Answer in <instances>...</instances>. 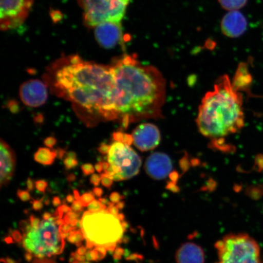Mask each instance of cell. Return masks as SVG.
I'll list each match as a JSON object with an SVG mask.
<instances>
[{"label": "cell", "instance_id": "cell-26", "mask_svg": "<svg viewBox=\"0 0 263 263\" xmlns=\"http://www.w3.org/2000/svg\"><path fill=\"white\" fill-rule=\"evenodd\" d=\"M64 164L66 169H73L78 166V162L77 159H71V158L66 157L64 160Z\"/></svg>", "mask_w": 263, "mask_h": 263}, {"label": "cell", "instance_id": "cell-64", "mask_svg": "<svg viewBox=\"0 0 263 263\" xmlns=\"http://www.w3.org/2000/svg\"><path fill=\"white\" fill-rule=\"evenodd\" d=\"M219 263H220V262H219Z\"/></svg>", "mask_w": 263, "mask_h": 263}, {"label": "cell", "instance_id": "cell-50", "mask_svg": "<svg viewBox=\"0 0 263 263\" xmlns=\"http://www.w3.org/2000/svg\"><path fill=\"white\" fill-rule=\"evenodd\" d=\"M57 152L58 154V157L59 159H62V158L64 157V155L66 153L65 151L63 149H62V148L59 147L57 149Z\"/></svg>", "mask_w": 263, "mask_h": 263}, {"label": "cell", "instance_id": "cell-52", "mask_svg": "<svg viewBox=\"0 0 263 263\" xmlns=\"http://www.w3.org/2000/svg\"><path fill=\"white\" fill-rule=\"evenodd\" d=\"M98 200L103 203V204L106 205V206L108 205V206L111 205L113 203L106 198H100L98 199Z\"/></svg>", "mask_w": 263, "mask_h": 263}, {"label": "cell", "instance_id": "cell-27", "mask_svg": "<svg viewBox=\"0 0 263 263\" xmlns=\"http://www.w3.org/2000/svg\"><path fill=\"white\" fill-rule=\"evenodd\" d=\"M48 183L47 181L45 180H39L35 181V186L39 192L45 193L46 189H47Z\"/></svg>", "mask_w": 263, "mask_h": 263}, {"label": "cell", "instance_id": "cell-29", "mask_svg": "<svg viewBox=\"0 0 263 263\" xmlns=\"http://www.w3.org/2000/svg\"><path fill=\"white\" fill-rule=\"evenodd\" d=\"M79 218V215L78 213L71 211L66 214L64 217V220L65 223L70 224V223L74 221L75 219H78Z\"/></svg>", "mask_w": 263, "mask_h": 263}, {"label": "cell", "instance_id": "cell-13", "mask_svg": "<svg viewBox=\"0 0 263 263\" xmlns=\"http://www.w3.org/2000/svg\"><path fill=\"white\" fill-rule=\"evenodd\" d=\"M248 27V22L242 13L238 11H229L222 19L221 31L230 38H238L242 35Z\"/></svg>", "mask_w": 263, "mask_h": 263}, {"label": "cell", "instance_id": "cell-4", "mask_svg": "<svg viewBox=\"0 0 263 263\" xmlns=\"http://www.w3.org/2000/svg\"><path fill=\"white\" fill-rule=\"evenodd\" d=\"M123 221L107 210L85 212L81 221V228L87 241V248L103 246L112 254L117 245L123 242L124 233L126 231L122 226Z\"/></svg>", "mask_w": 263, "mask_h": 263}, {"label": "cell", "instance_id": "cell-60", "mask_svg": "<svg viewBox=\"0 0 263 263\" xmlns=\"http://www.w3.org/2000/svg\"><path fill=\"white\" fill-rule=\"evenodd\" d=\"M103 166L104 172H106V171L108 169V167H110V164L108 162H103Z\"/></svg>", "mask_w": 263, "mask_h": 263}, {"label": "cell", "instance_id": "cell-46", "mask_svg": "<svg viewBox=\"0 0 263 263\" xmlns=\"http://www.w3.org/2000/svg\"><path fill=\"white\" fill-rule=\"evenodd\" d=\"M34 122L37 124H42L44 122V117L41 114H39L35 115L34 118Z\"/></svg>", "mask_w": 263, "mask_h": 263}, {"label": "cell", "instance_id": "cell-23", "mask_svg": "<svg viewBox=\"0 0 263 263\" xmlns=\"http://www.w3.org/2000/svg\"><path fill=\"white\" fill-rule=\"evenodd\" d=\"M101 182L102 185L106 187L107 189H110L111 186H112L114 182L113 177L108 175V174L104 173L101 174Z\"/></svg>", "mask_w": 263, "mask_h": 263}, {"label": "cell", "instance_id": "cell-11", "mask_svg": "<svg viewBox=\"0 0 263 263\" xmlns=\"http://www.w3.org/2000/svg\"><path fill=\"white\" fill-rule=\"evenodd\" d=\"M132 136L134 145L143 152L155 149L160 142V131L153 124L139 125L134 129Z\"/></svg>", "mask_w": 263, "mask_h": 263}, {"label": "cell", "instance_id": "cell-45", "mask_svg": "<svg viewBox=\"0 0 263 263\" xmlns=\"http://www.w3.org/2000/svg\"><path fill=\"white\" fill-rule=\"evenodd\" d=\"M34 183L33 180L28 177L27 182H26L28 192H32V191L34 189Z\"/></svg>", "mask_w": 263, "mask_h": 263}, {"label": "cell", "instance_id": "cell-55", "mask_svg": "<svg viewBox=\"0 0 263 263\" xmlns=\"http://www.w3.org/2000/svg\"><path fill=\"white\" fill-rule=\"evenodd\" d=\"M67 157L71 158V159H77V154H76L74 151H70V152L67 153Z\"/></svg>", "mask_w": 263, "mask_h": 263}, {"label": "cell", "instance_id": "cell-17", "mask_svg": "<svg viewBox=\"0 0 263 263\" xmlns=\"http://www.w3.org/2000/svg\"><path fill=\"white\" fill-rule=\"evenodd\" d=\"M58 157L57 150L51 151L48 148L40 147L34 154V160L36 162L50 165L54 162V159Z\"/></svg>", "mask_w": 263, "mask_h": 263}, {"label": "cell", "instance_id": "cell-56", "mask_svg": "<svg viewBox=\"0 0 263 263\" xmlns=\"http://www.w3.org/2000/svg\"><path fill=\"white\" fill-rule=\"evenodd\" d=\"M51 214L49 212H45L44 215L42 216L43 219L46 220V221H48V220L51 219Z\"/></svg>", "mask_w": 263, "mask_h": 263}, {"label": "cell", "instance_id": "cell-14", "mask_svg": "<svg viewBox=\"0 0 263 263\" xmlns=\"http://www.w3.org/2000/svg\"><path fill=\"white\" fill-rule=\"evenodd\" d=\"M172 162L168 157L162 153H154L146 161L147 174L157 180L166 178L172 172Z\"/></svg>", "mask_w": 263, "mask_h": 263}, {"label": "cell", "instance_id": "cell-40", "mask_svg": "<svg viewBox=\"0 0 263 263\" xmlns=\"http://www.w3.org/2000/svg\"><path fill=\"white\" fill-rule=\"evenodd\" d=\"M115 205V203H113L112 204L107 207V210L108 212H109L110 213L112 214V215L115 216H118L119 215V211L120 210L118 209V207Z\"/></svg>", "mask_w": 263, "mask_h": 263}, {"label": "cell", "instance_id": "cell-5", "mask_svg": "<svg viewBox=\"0 0 263 263\" xmlns=\"http://www.w3.org/2000/svg\"><path fill=\"white\" fill-rule=\"evenodd\" d=\"M55 220L54 216L48 221L43 219L37 228H31L26 221L20 222V229L24 232L22 245L26 251L36 258L51 257L63 252L64 239L62 238Z\"/></svg>", "mask_w": 263, "mask_h": 263}, {"label": "cell", "instance_id": "cell-20", "mask_svg": "<svg viewBox=\"0 0 263 263\" xmlns=\"http://www.w3.org/2000/svg\"><path fill=\"white\" fill-rule=\"evenodd\" d=\"M85 257H86L87 260L88 261H97L101 260L105 256L102 255L96 249H94L88 251L86 254H85Z\"/></svg>", "mask_w": 263, "mask_h": 263}, {"label": "cell", "instance_id": "cell-36", "mask_svg": "<svg viewBox=\"0 0 263 263\" xmlns=\"http://www.w3.org/2000/svg\"><path fill=\"white\" fill-rule=\"evenodd\" d=\"M101 181V176L98 175V174H93L90 177V182L95 186H98L99 185H100Z\"/></svg>", "mask_w": 263, "mask_h": 263}, {"label": "cell", "instance_id": "cell-58", "mask_svg": "<svg viewBox=\"0 0 263 263\" xmlns=\"http://www.w3.org/2000/svg\"><path fill=\"white\" fill-rule=\"evenodd\" d=\"M67 180L68 182H73L76 180V176L73 174H69L67 176Z\"/></svg>", "mask_w": 263, "mask_h": 263}, {"label": "cell", "instance_id": "cell-32", "mask_svg": "<svg viewBox=\"0 0 263 263\" xmlns=\"http://www.w3.org/2000/svg\"><path fill=\"white\" fill-rule=\"evenodd\" d=\"M123 196L120 195V193L117 192H113L111 193L109 199L110 201L117 204V203L120 202V200L123 199Z\"/></svg>", "mask_w": 263, "mask_h": 263}, {"label": "cell", "instance_id": "cell-38", "mask_svg": "<svg viewBox=\"0 0 263 263\" xmlns=\"http://www.w3.org/2000/svg\"><path fill=\"white\" fill-rule=\"evenodd\" d=\"M124 134L122 132H115L113 134L114 139L118 142H123Z\"/></svg>", "mask_w": 263, "mask_h": 263}, {"label": "cell", "instance_id": "cell-2", "mask_svg": "<svg viewBox=\"0 0 263 263\" xmlns=\"http://www.w3.org/2000/svg\"><path fill=\"white\" fill-rule=\"evenodd\" d=\"M118 92L117 112L135 121L162 117L166 81L152 65H144L136 57L125 54L111 65Z\"/></svg>", "mask_w": 263, "mask_h": 263}, {"label": "cell", "instance_id": "cell-43", "mask_svg": "<svg viewBox=\"0 0 263 263\" xmlns=\"http://www.w3.org/2000/svg\"><path fill=\"white\" fill-rule=\"evenodd\" d=\"M13 239L15 240V241L19 242L23 239V236L21 234V233L18 230H15L12 233Z\"/></svg>", "mask_w": 263, "mask_h": 263}, {"label": "cell", "instance_id": "cell-12", "mask_svg": "<svg viewBox=\"0 0 263 263\" xmlns=\"http://www.w3.org/2000/svg\"><path fill=\"white\" fill-rule=\"evenodd\" d=\"M95 36L101 47L114 48L123 40L121 23H102L95 28Z\"/></svg>", "mask_w": 263, "mask_h": 263}, {"label": "cell", "instance_id": "cell-25", "mask_svg": "<svg viewBox=\"0 0 263 263\" xmlns=\"http://www.w3.org/2000/svg\"><path fill=\"white\" fill-rule=\"evenodd\" d=\"M81 170L84 176H89L95 173V168L93 164L90 163H85L81 166Z\"/></svg>", "mask_w": 263, "mask_h": 263}, {"label": "cell", "instance_id": "cell-31", "mask_svg": "<svg viewBox=\"0 0 263 263\" xmlns=\"http://www.w3.org/2000/svg\"><path fill=\"white\" fill-rule=\"evenodd\" d=\"M84 206L82 205V203L80 201V200H74V202L72 203L71 205V210L72 211L79 213L82 211L83 210Z\"/></svg>", "mask_w": 263, "mask_h": 263}, {"label": "cell", "instance_id": "cell-63", "mask_svg": "<svg viewBox=\"0 0 263 263\" xmlns=\"http://www.w3.org/2000/svg\"><path fill=\"white\" fill-rule=\"evenodd\" d=\"M80 263H90L89 262H80Z\"/></svg>", "mask_w": 263, "mask_h": 263}, {"label": "cell", "instance_id": "cell-7", "mask_svg": "<svg viewBox=\"0 0 263 263\" xmlns=\"http://www.w3.org/2000/svg\"><path fill=\"white\" fill-rule=\"evenodd\" d=\"M130 0H78L84 10V24L95 28L104 22L120 24Z\"/></svg>", "mask_w": 263, "mask_h": 263}, {"label": "cell", "instance_id": "cell-16", "mask_svg": "<svg viewBox=\"0 0 263 263\" xmlns=\"http://www.w3.org/2000/svg\"><path fill=\"white\" fill-rule=\"evenodd\" d=\"M176 260L177 263H204V252L195 243L187 242L177 251Z\"/></svg>", "mask_w": 263, "mask_h": 263}, {"label": "cell", "instance_id": "cell-59", "mask_svg": "<svg viewBox=\"0 0 263 263\" xmlns=\"http://www.w3.org/2000/svg\"><path fill=\"white\" fill-rule=\"evenodd\" d=\"M125 205V203L124 201H120L117 203L116 206L118 207V209L119 210H123Z\"/></svg>", "mask_w": 263, "mask_h": 263}, {"label": "cell", "instance_id": "cell-48", "mask_svg": "<svg viewBox=\"0 0 263 263\" xmlns=\"http://www.w3.org/2000/svg\"><path fill=\"white\" fill-rule=\"evenodd\" d=\"M87 252V248L82 246L79 247L77 252H76V253L80 255H85Z\"/></svg>", "mask_w": 263, "mask_h": 263}, {"label": "cell", "instance_id": "cell-22", "mask_svg": "<svg viewBox=\"0 0 263 263\" xmlns=\"http://www.w3.org/2000/svg\"><path fill=\"white\" fill-rule=\"evenodd\" d=\"M94 193L93 192H87L81 196L80 201L84 206H87L95 199Z\"/></svg>", "mask_w": 263, "mask_h": 263}, {"label": "cell", "instance_id": "cell-34", "mask_svg": "<svg viewBox=\"0 0 263 263\" xmlns=\"http://www.w3.org/2000/svg\"><path fill=\"white\" fill-rule=\"evenodd\" d=\"M57 143V140L54 137H49L44 140V144L49 148H52Z\"/></svg>", "mask_w": 263, "mask_h": 263}, {"label": "cell", "instance_id": "cell-9", "mask_svg": "<svg viewBox=\"0 0 263 263\" xmlns=\"http://www.w3.org/2000/svg\"><path fill=\"white\" fill-rule=\"evenodd\" d=\"M34 0H1L0 28L2 31L19 27L26 21Z\"/></svg>", "mask_w": 263, "mask_h": 263}, {"label": "cell", "instance_id": "cell-28", "mask_svg": "<svg viewBox=\"0 0 263 263\" xmlns=\"http://www.w3.org/2000/svg\"><path fill=\"white\" fill-rule=\"evenodd\" d=\"M17 196L22 202H27L31 199V197L28 191L18 190L17 191Z\"/></svg>", "mask_w": 263, "mask_h": 263}, {"label": "cell", "instance_id": "cell-44", "mask_svg": "<svg viewBox=\"0 0 263 263\" xmlns=\"http://www.w3.org/2000/svg\"><path fill=\"white\" fill-rule=\"evenodd\" d=\"M71 255L73 256L76 259H77V260L80 262H85L87 259L85 256L79 255L76 252L72 253Z\"/></svg>", "mask_w": 263, "mask_h": 263}, {"label": "cell", "instance_id": "cell-49", "mask_svg": "<svg viewBox=\"0 0 263 263\" xmlns=\"http://www.w3.org/2000/svg\"><path fill=\"white\" fill-rule=\"evenodd\" d=\"M52 203L54 206H59L61 205V200L59 197L55 196L52 199Z\"/></svg>", "mask_w": 263, "mask_h": 263}, {"label": "cell", "instance_id": "cell-47", "mask_svg": "<svg viewBox=\"0 0 263 263\" xmlns=\"http://www.w3.org/2000/svg\"><path fill=\"white\" fill-rule=\"evenodd\" d=\"M93 193L94 195L98 197H100L102 195H103V189L100 188V187H95L93 189Z\"/></svg>", "mask_w": 263, "mask_h": 263}, {"label": "cell", "instance_id": "cell-61", "mask_svg": "<svg viewBox=\"0 0 263 263\" xmlns=\"http://www.w3.org/2000/svg\"><path fill=\"white\" fill-rule=\"evenodd\" d=\"M73 193L75 199L77 200H80L81 196L80 195V193L78 192V191L74 190Z\"/></svg>", "mask_w": 263, "mask_h": 263}, {"label": "cell", "instance_id": "cell-51", "mask_svg": "<svg viewBox=\"0 0 263 263\" xmlns=\"http://www.w3.org/2000/svg\"><path fill=\"white\" fill-rule=\"evenodd\" d=\"M95 170L99 173H101L103 171V162H100L95 165Z\"/></svg>", "mask_w": 263, "mask_h": 263}, {"label": "cell", "instance_id": "cell-1", "mask_svg": "<svg viewBox=\"0 0 263 263\" xmlns=\"http://www.w3.org/2000/svg\"><path fill=\"white\" fill-rule=\"evenodd\" d=\"M48 79L59 96L91 113L116 120L118 92L112 68L85 62L78 55L59 59L49 69Z\"/></svg>", "mask_w": 263, "mask_h": 263}, {"label": "cell", "instance_id": "cell-62", "mask_svg": "<svg viewBox=\"0 0 263 263\" xmlns=\"http://www.w3.org/2000/svg\"><path fill=\"white\" fill-rule=\"evenodd\" d=\"M5 241L6 242L8 243V244H9V243H12L13 242L12 239L11 237L6 238Z\"/></svg>", "mask_w": 263, "mask_h": 263}, {"label": "cell", "instance_id": "cell-6", "mask_svg": "<svg viewBox=\"0 0 263 263\" xmlns=\"http://www.w3.org/2000/svg\"><path fill=\"white\" fill-rule=\"evenodd\" d=\"M215 248L220 263H261L257 242L248 235H227L216 243Z\"/></svg>", "mask_w": 263, "mask_h": 263}, {"label": "cell", "instance_id": "cell-54", "mask_svg": "<svg viewBox=\"0 0 263 263\" xmlns=\"http://www.w3.org/2000/svg\"><path fill=\"white\" fill-rule=\"evenodd\" d=\"M1 261L3 263H17L14 259L9 257L4 259L2 258Z\"/></svg>", "mask_w": 263, "mask_h": 263}, {"label": "cell", "instance_id": "cell-37", "mask_svg": "<svg viewBox=\"0 0 263 263\" xmlns=\"http://www.w3.org/2000/svg\"><path fill=\"white\" fill-rule=\"evenodd\" d=\"M124 249L123 248H120V247H118L115 250V252L114 253V258L115 259H117V260H119L122 257V255L124 254Z\"/></svg>", "mask_w": 263, "mask_h": 263}, {"label": "cell", "instance_id": "cell-15", "mask_svg": "<svg viewBox=\"0 0 263 263\" xmlns=\"http://www.w3.org/2000/svg\"><path fill=\"white\" fill-rule=\"evenodd\" d=\"M1 186L9 183L14 176L15 156L14 151L8 143L1 140Z\"/></svg>", "mask_w": 263, "mask_h": 263}, {"label": "cell", "instance_id": "cell-18", "mask_svg": "<svg viewBox=\"0 0 263 263\" xmlns=\"http://www.w3.org/2000/svg\"><path fill=\"white\" fill-rule=\"evenodd\" d=\"M218 2L223 9L232 11L244 7L248 0H218Z\"/></svg>", "mask_w": 263, "mask_h": 263}, {"label": "cell", "instance_id": "cell-57", "mask_svg": "<svg viewBox=\"0 0 263 263\" xmlns=\"http://www.w3.org/2000/svg\"><path fill=\"white\" fill-rule=\"evenodd\" d=\"M74 196L69 195L66 197V200L68 203H73L74 201Z\"/></svg>", "mask_w": 263, "mask_h": 263}, {"label": "cell", "instance_id": "cell-42", "mask_svg": "<svg viewBox=\"0 0 263 263\" xmlns=\"http://www.w3.org/2000/svg\"><path fill=\"white\" fill-rule=\"evenodd\" d=\"M57 210H58L59 212H60L62 214H67L68 212L72 211L71 208H70V207H69L67 205H62L59 206H58V209Z\"/></svg>", "mask_w": 263, "mask_h": 263}, {"label": "cell", "instance_id": "cell-10", "mask_svg": "<svg viewBox=\"0 0 263 263\" xmlns=\"http://www.w3.org/2000/svg\"><path fill=\"white\" fill-rule=\"evenodd\" d=\"M20 97L26 106L40 107L47 101V85L38 80L26 81L20 87Z\"/></svg>", "mask_w": 263, "mask_h": 263}, {"label": "cell", "instance_id": "cell-39", "mask_svg": "<svg viewBox=\"0 0 263 263\" xmlns=\"http://www.w3.org/2000/svg\"><path fill=\"white\" fill-rule=\"evenodd\" d=\"M44 207V204L42 202V200H34L32 202V209L35 210V211H39L41 210Z\"/></svg>", "mask_w": 263, "mask_h": 263}, {"label": "cell", "instance_id": "cell-35", "mask_svg": "<svg viewBox=\"0 0 263 263\" xmlns=\"http://www.w3.org/2000/svg\"><path fill=\"white\" fill-rule=\"evenodd\" d=\"M40 219L34 216L31 215L29 218V223L32 228H37L41 224Z\"/></svg>", "mask_w": 263, "mask_h": 263}, {"label": "cell", "instance_id": "cell-53", "mask_svg": "<svg viewBox=\"0 0 263 263\" xmlns=\"http://www.w3.org/2000/svg\"><path fill=\"white\" fill-rule=\"evenodd\" d=\"M34 255L31 254V253L27 252L25 254V259L26 261L28 262H30L32 261V259H33V257H34Z\"/></svg>", "mask_w": 263, "mask_h": 263}, {"label": "cell", "instance_id": "cell-41", "mask_svg": "<svg viewBox=\"0 0 263 263\" xmlns=\"http://www.w3.org/2000/svg\"><path fill=\"white\" fill-rule=\"evenodd\" d=\"M32 263H55L52 259L46 258H36Z\"/></svg>", "mask_w": 263, "mask_h": 263}, {"label": "cell", "instance_id": "cell-3", "mask_svg": "<svg viewBox=\"0 0 263 263\" xmlns=\"http://www.w3.org/2000/svg\"><path fill=\"white\" fill-rule=\"evenodd\" d=\"M196 122L203 136L219 144L220 141L244 126L242 98L232 85L228 76L219 78L214 89L203 97Z\"/></svg>", "mask_w": 263, "mask_h": 263}, {"label": "cell", "instance_id": "cell-19", "mask_svg": "<svg viewBox=\"0 0 263 263\" xmlns=\"http://www.w3.org/2000/svg\"><path fill=\"white\" fill-rule=\"evenodd\" d=\"M85 236L82 230H74V231L71 232L70 236H68L67 239L68 242L71 244H74L78 247H80L82 245V242L84 241Z\"/></svg>", "mask_w": 263, "mask_h": 263}, {"label": "cell", "instance_id": "cell-30", "mask_svg": "<svg viewBox=\"0 0 263 263\" xmlns=\"http://www.w3.org/2000/svg\"><path fill=\"white\" fill-rule=\"evenodd\" d=\"M59 231L61 233H70L71 232L74 231L77 228L68 224V223H65L64 224L59 226Z\"/></svg>", "mask_w": 263, "mask_h": 263}, {"label": "cell", "instance_id": "cell-24", "mask_svg": "<svg viewBox=\"0 0 263 263\" xmlns=\"http://www.w3.org/2000/svg\"><path fill=\"white\" fill-rule=\"evenodd\" d=\"M7 107L12 114H16L21 110L18 102L15 100H11L8 101Z\"/></svg>", "mask_w": 263, "mask_h": 263}, {"label": "cell", "instance_id": "cell-21", "mask_svg": "<svg viewBox=\"0 0 263 263\" xmlns=\"http://www.w3.org/2000/svg\"><path fill=\"white\" fill-rule=\"evenodd\" d=\"M107 206L106 205L103 204L98 200H94L93 202H91L87 206L88 211L91 212H100L101 210H107Z\"/></svg>", "mask_w": 263, "mask_h": 263}, {"label": "cell", "instance_id": "cell-33", "mask_svg": "<svg viewBox=\"0 0 263 263\" xmlns=\"http://www.w3.org/2000/svg\"><path fill=\"white\" fill-rule=\"evenodd\" d=\"M110 149V146L109 145H108L106 143H102L98 148V151L99 153L103 154V155H107L109 153Z\"/></svg>", "mask_w": 263, "mask_h": 263}, {"label": "cell", "instance_id": "cell-8", "mask_svg": "<svg viewBox=\"0 0 263 263\" xmlns=\"http://www.w3.org/2000/svg\"><path fill=\"white\" fill-rule=\"evenodd\" d=\"M108 154V163L115 172L114 181L129 179L139 174L141 159L130 146L116 141Z\"/></svg>", "mask_w": 263, "mask_h": 263}]
</instances>
